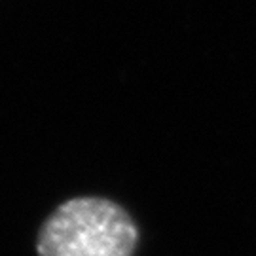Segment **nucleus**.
Segmentation results:
<instances>
[{
  "mask_svg": "<svg viewBox=\"0 0 256 256\" xmlns=\"http://www.w3.org/2000/svg\"><path fill=\"white\" fill-rule=\"evenodd\" d=\"M135 220L104 198H74L50 214L38 234V256H133Z\"/></svg>",
  "mask_w": 256,
  "mask_h": 256,
  "instance_id": "obj_1",
  "label": "nucleus"
}]
</instances>
